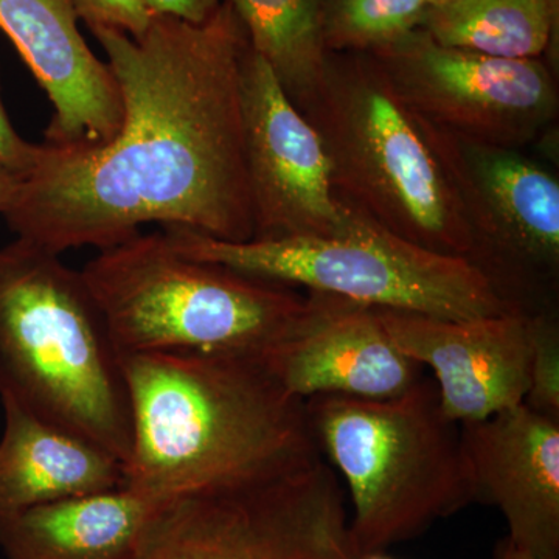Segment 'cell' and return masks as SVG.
<instances>
[{"mask_svg":"<svg viewBox=\"0 0 559 559\" xmlns=\"http://www.w3.org/2000/svg\"><path fill=\"white\" fill-rule=\"evenodd\" d=\"M91 32L119 84L120 131L98 148L43 143L3 213L10 229L58 255L112 248L153 223L252 240L241 102L250 44L229 0L201 24L153 16L140 38Z\"/></svg>","mask_w":559,"mask_h":559,"instance_id":"6da1fadb","label":"cell"},{"mask_svg":"<svg viewBox=\"0 0 559 559\" xmlns=\"http://www.w3.org/2000/svg\"><path fill=\"white\" fill-rule=\"evenodd\" d=\"M131 443L121 487L165 502L261 484L322 457L305 401L260 356H121Z\"/></svg>","mask_w":559,"mask_h":559,"instance_id":"7a4b0ae2","label":"cell"},{"mask_svg":"<svg viewBox=\"0 0 559 559\" xmlns=\"http://www.w3.org/2000/svg\"><path fill=\"white\" fill-rule=\"evenodd\" d=\"M0 400L127 459L120 355L81 272L16 238L0 249Z\"/></svg>","mask_w":559,"mask_h":559,"instance_id":"3957f363","label":"cell"},{"mask_svg":"<svg viewBox=\"0 0 559 559\" xmlns=\"http://www.w3.org/2000/svg\"><path fill=\"white\" fill-rule=\"evenodd\" d=\"M305 409L320 455L347 484L356 558L417 539L476 502L462 430L433 380L381 401L314 396Z\"/></svg>","mask_w":559,"mask_h":559,"instance_id":"277c9868","label":"cell"},{"mask_svg":"<svg viewBox=\"0 0 559 559\" xmlns=\"http://www.w3.org/2000/svg\"><path fill=\"white\" fill-rule=\"evenodd\" d=\"M84 283L121 356H263L310 312V296L179 252L138 234L87 261Z\"/></svg>","mask_w":559,"mask_h":559,"instance_id":"5b68a950","label":"cell"},{"mask_svg":"<svg viewBox=\"0 0 559 559\" xmlns=\"http://www.w3.org/2000/svg\"><path fill=\"white\" fill-rule=\"evenodd\" d=\"M322 139L342 202L419 246L473 263L476 242L417 116L370 53L330 51L300 109Z\"/></svg>","mask_w":559,"mask_h":559,"instance_id":"8992f818","label":"cell"},{"mask_svg":"<svg viewBox=\"0 0 559 559\" xmlns=\"http://www.w3.org/2000/svg\"><path fill=\"white\" fill-rule=\"evenodd\" d=\"M179 252L248 277L377 308L469 320L518 311L476 264L403 240L353 209L330 235L224 241L164 229Z\"/></svg>","mask_w":559,"mask_h":559,"instance_id":"52a82bcc","label":"cell"},{"mask_svg":"<svg viewBox=\"0 0 559 559\" xmlns=\"http://www.w3.org/2000/svg\"><path fill=\"white\" fill-rule=\"evenodd\" d=\"M128 559H356L345 496L323 457L275 479L165 500Z\"/></svg>","mask_w":559,"mask_h":559,"instance_id":"ba28073f","label":"cell"},{"mask_svg":"<svg viewBox=\"0 0 559 559\" xmlns=\"http://www.w3.org/2000/svg\"><path fill=\"white\" fill-rule=\"evenodd\" d=\"M417 120L473 231V263L514 310L557 312V176L520 150L459 138Z\"/></svg>","mask_w":559,"mask_h":559,"instance_id":"9c48e42d","label":"cell"},{"mask_svg":"<svg viewBox=\"0 0 559 559\" xmlns=\"http://www.w3.org/2000/svg\"><path fill=\"white\" fill-rule=\"evenodd\" d=\"M401 100L459 138L520 150L557 121L549 62L511 60L448 47L417 28L371 51Z\"/></svg>","mask_w":559,"mask_h":559,"instance_id":"30bf717a","label":"cell"},{"mask_svg":"<svg viewBox=\"0 0 559 559\" xmlns=\"http://www.w3.org/2000/svg\"><path fill=\"white\" fill-rule=\"evenodd\" d=\"M241 102L252 240L344 229L353 209L337 193L319 132L250 46L242 61Z\"/></svg>","mask_w":559,"mask_h":559,"instance_id":"8fae6325","label":"cell"},{"mask_svg":"<svg viewBox=\"0 0 559 559\" xmlns=\"http://www.w3.org/2000/svg\"><path fill=\"white\" fill-rule=\"evenodd\" d=\"M400 352L429 367L444 415L481 421L524 403L530 389V314L469 320L378 310Z\"/></svg>","mask_w":559,"mask_h":559,"instance_id":"7c38bea8","label":"cell"},{"mask_svg":"<svg viewBox=\"0 0 559 559\" xmlns=\"http://www.w3.org/2000/svg\"><path fill=\"white\" fill-rule=\"evenodd\" d=\"M310 312L289 337L260 356L289 395L389 400L423 378L389 336L377 308L308 294Z\"/></svg>","mask_w":559,"mask_h":559,"instance_id":"4fadbf2b","label":"cell"},{"mask_svg":"<svg viewBox=\"0 0 559 559\" xmlns=\"http://www.w3.org/2000/svg\"><path fill=\"white\" fill-rule=\"evenodd\" d=\"M70 0H0L9 36L53 108L47 145L90 150L120 131L123 102L108 62L87 46Z\"/></svg>","mask_w":559,"mask_h":559,"instance_id":"5bb4252c","label":"cell"},{"mask_svg":"<svg viewBox=\"0 0 559 559\" xmlns=\"http://www.w3.org/2000/svg\"><path fill=\"white\" fill-rule=\"evenodd\" d=\"M460 430L476 502L499 509L518 549L559 559V419L522 403Z\"/></svg>","mask_w":559,"mask_h":559,"instance_id":"9a60e30c","label":"cell"},{"mask_svg":"<svg viewBox=\"0 0 559 559\" xmlns=\"http://www.w3.org/2000/svg\"><path fill=\"white\" fill-rule=\"evenodd\" d=\"M2 403L0 516L123 485V462L94 441Z\"/></svg>","mask_w":559,"mask_h":559,"instance_id":"2e32d148","label":"cell"},{"mask_svg":"<svg viewBox=\"0 0 559 559\" xmlns=\"http://www.w3.org/2000/svg\"><path fill=\"white\" fill-rule=\"evenodd\" d=\"M162 502L120 487L0 516L5 559H128Z\"/></svg>","mask_w":559,"mask_h":559,"instance_id":"e0dca14e","label":"cell"},{"mask_svg":"<svg viewBox=\"0 0 559 559\" xmlns=\"http://www.w3.org/2000/svg\"><path fill=\"white\" fill-rule=\"evenodd\" d=\"M448 47L511 60H538L558 44L559 0H451L419 27Z\"/></svg>","mask_w":559,"mask_h":559,"instance_id":"ac0fdd59","label":"cell"},{"mask_svg":"<svg viewBox=\"0 0 559 559\" xmlns=\"http://www.w3.org/2000/svg\"><path fill=\"white\" fill-rule=\"evenodd\" d=\"M252 50L270 66L297 109L325 76L326 0H229Z\"/></svg>","mask_w":559,"mask_h":559,"instance_id":"d6986e66","label":"cell"},{"mask_svg":"<svg viewBox=\"0 0 559 559\" xmlns=\"http://www.w3.org/2000/svg\"><path fill=\"white\" fill-rule=\"evenodd\" d=\"M425 0H326L325 44L334 53H371L417 31Z\"/></svg>","mask_w":559,"mask_h":559,"instance_id":"ffe728a7","label":"cell"},{"mask_svg":"<svg viewBox=\"0 0 559 559\" xmlns=\"http://www.w3.org/2000/svg\"><path fill=\"white\" fill-rule=\"evenodd\" d=\"M525 404L559 419V320L557 312L530 314V389Z\"/></svg>","mask_w":559,"mask_h":559,"instance_id":"44dd1931","label":"cell"},{"mask_svg":"<svg viewBox=\"0 0 559 559\" xmlns=\"http://www.w3.org/2000/svg\"><path fill=\"white\" fill-rule=\"evenodd\" d=\"M70 3L90 31L109 28L140 38L153 20L145 0H70Z\"/></svg>","mask_w":559,"mask_h":559,"instance_id":"7402d4cb","label":"cell"},{"mask_svg":"<svg viewBox=\"0 0 559 559\" xmlns=\"http://www.w3.org/2000/svg\"><path fill=\"white\" fill-rule=\"evenodd\" d=\"M39 150L40 145L27 142L14 130L0 97V168L27 178L38 160Z\"/></svg>","mask_w":559,"mask_h":559,"instance_id":"603a6c76","label":"cell"},{"mask_svg":"<svg viewBox=\"0 0 559 559\" xmlns=\"http://www.w3.org/2000/svg\"><path fill=\"white\" fill-rule=\"evenodd\" d=\"M223 0H145L153 16L176 17V20L201 24L207 21Z\"/></svg>","mask_w":559,"mask_h":559,"instance_id":"cb8c5ba5","label":"cell"},{"mask_svg":"<svg viewBox=\"0 0 559 559\" xmlns=\"http://www.w3.org/2000/svg\"><path fill=\"white\" fill-rule=\"evenodd\" d=\"M25 178L0 168V213H5L16 200L17 193H20L22 182Z\"/></svg>","mask_w":559,"mask_h":559,"instance_id":"d4e9b609","label":"cell"},{"mask_svg":"<svg viewBox=\"0 0 559 559\" xmlns=\"http://www.w3.org/2000/svg\"><path fill=\"white\" fill-rule=\"evenodd\" d=\"M495 559H538L527 551L518 549L509 538H503L496 547Z\"/></svg>","mask_w":559,"mask_h":559,"instance_id":"484cf974","label":"cell"},{"mask_svg":"<svg viewBox=\"0 0 559 559\" xmlns=\"http://www.w3.org/2000/svg\"><path fill=\"white\" fill-rule=\"evenodd\" d=\"M426 5H428V9H433V7H441L444 5V3H450L451 0H425Z\"/></svg>","mask_w":559,"mask_h":559,"instance_id":"4316f807","label":"cell"},{"mask_svg":"<svg viewBox=\"0 0 559 559\" xmlns=\"http://www.w3.org/2000/svg\"><path fill=\"white\" fill-rule=\"evenodd\" d=\"M356 559H393V558L385 557L384 551H382V554L366 555V557H360V558H356Z\"/></svg>","mask_w":559,"mask_h":559,"instance_id":"83f0119b","label":"cell"}]
</instances>
